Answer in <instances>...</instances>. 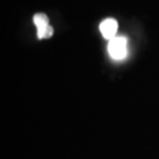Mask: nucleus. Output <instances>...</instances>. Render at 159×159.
I'll list each match as a JSON object with an SVG mask.
<instances>
[{"mask_svg": "<svg viewBox=\"0 0 159 159\" xmlns=\"http://www.w3.org/2000/svg\"><path fill=\"white\" fill-rule=\"evenodd\" d=\"M107 51L113 59L123 60L127 56V39L123 36H116L110 40Z\"/></svg>", "mask_w": 159, "mask_h": 159, "instance_id": "nucleus-1", "label": "nucleus"}, {"mask_svg": "<svg viewBox=\"0 0 159 159\" xmlns=\"http://www.w3.org/2000/svg\"><path fill=\"white\" fill-rule=\"evenodd\" d=\"M33 22L37 28V36L39 39H49L53 35V28L49 25V19L47 15L37 14L33 17Z\"/></svg>", "mask_w": 159, "mask_h": 159, "instance_id": "nucleus-2", "label": "nucleus"}, {"mask_svg": "<svg viewBox=\"0 0 159 159\" xmlns=\"http://www.w3.org/2000/svg\"><path fill=\"white\" fill-rule=\"evenodd\" d=\"M99 30L104 39L111 40L116 37L117 30H118V23H117L115 19H106L100 23Z\"/></svg>", "mask_w": 159, "mask_h": 159, "instance_id": "nucleus-3", "label": "nucleus"}]
</instances>
